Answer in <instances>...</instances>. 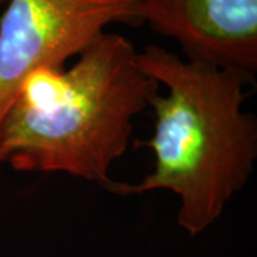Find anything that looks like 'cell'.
I'll list each match as a JSON object with an SVG mask.
<instances>
[{
	"label": "cell",
	"instance_id": "5b68a950",
	"mask_svg": "<svg viewBox=\"0 0 257 257\" xmlns=\"http://www.w3.org/2000/svg\"><path fill=\"white\" fill-rule=\"evenodd\" d=\"M5 3H8V0H0V5H5Z\"/></svg>",
	"mask_w": 257,
	"mask_h": 257
},
{
	"label": "cell",
	"instance_id": "6da1fadb",
	"mask_svg": "<svg viewBox=\"0 0 257 257\" xmlns=\"http://www.w3.org/2000/svg\"><path fill=\"white\" fill-rule=\"evenodd\" d=\"M140 69L163 84L150 101L155 132L145 145L155 167L139 183L113 182L120 196L169 190L179 199L177 223L192 237L220 219L254 170L257 120L243 110L254 76L190 62L157 45L138 52Z\"/></svg>",
	"mask_w": 257,
	"mask_h": 257
},
{
	"label": "cell",
	"instance_id": "7a4b0ae2",
	"mask_svg": "<svg viewBox=\"0 0 257 257\" xmlns=\"http://www.w3.org/2000/svg\"><path fill=\"white\" fill-rule=\"evenodd\" d=\"M136 57L130 40L104 32L69 69L29 74L0 123V163L107 186L111 165L127 150L133 120L159 93Z\"/></svg>",
	"mask_w": 257,
	"mask_h": 257
},
{
	"label": "cell",
	"instance_id": "277c9868",
	"mask_svg": "<svg viewBox=\"0 0 257 257\" xmlns=\"http://www.w3.org/2000/svg\"><path fill=\"white\" fill-rule=\"evenodd\" d=\"M140 15L190 62L257 72V0H143Z\"/></svg>",
	"mask_w": 257,
	"mask_h": 257
},
{
	"label": "cell",
	"instance_id": "3957f363",
	"mask_svg": "<svg viewBox=\"0 0 257 257\" xmlns=\"http://www.w3.org/2000/svg\"><path fill=\"white\" fill-rule=\"evenodd\" d=\"M143 0H8L0 18V123L29 74L63 67L110 25L140 26Z\"/></svg>",
	"mask_w": 257,
	"mask_h": 257
}]
</instances>
